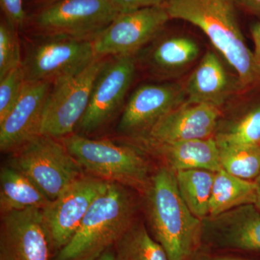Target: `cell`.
<instances>
[{
  "mask_svg": "<svg viewBox=\"0 0 260 260\" xmlns=\"http://www.w3.org/2000/svg\"><path fill=\"white\" fill-rule=\"evenodd\" d=\"M237 0H168L171 19L199 28L237 74L239 87L260 85V70L239 25Z\"/></svg>",
  "mask_w": 260,
  "mask_h": 260,
  "instance_id": "1",
  "label": "cell"
},
{
  "mask_svg": "<svg viewBox=\"0 0 260 260\" xmlns=\"http://www.w3.org/2000/svg\"><path fill=\"white\" fill-rule=\"evenodd\" d=\"M150 234L169 260H191L201 246L202 220L181 198L175 174L161 166L142 193Z\"/></svg>",
  "mask_w": 260,
  "mask_h": 260,
  "instance_id": "2",
  "label": "cell"
},
{
  "mask_svg": "<svg viewBox=\"0 0 260 260\" xmlns=\"http://www.w3.org/2000/svg\"><path fill=\"white\" fill-rule=\"evenodd\" d=\"M138 205L131 189L109 183L90 206L71 240L54 260H96L137 221Z\"/></svg>",
  "mask_w": 260,
  "mask_h": 260,
  "instance_id": "3",
  "label": "cell"
},
{
  "mask_svg": "<svg viewBox=\"0 0 260 260\" xmlns=\"http://www.w3.org/2000/svg\"><path fill=\"white\" fill-rule=\"evenodd\" d=\"M61 140L87 174L142 193L148 186L153 174L139 147L90 139L75 133Z\"/></svg>",
  "mask_w": 260,
  "mask_h": 260,
  "instance_id": "4",
  "label": "cell"
},
{
  "mask_svg": "<svg viewBox=\"0 0 260 260\" xmlns=\"http://www.w3.org/2000/svg\"><path fill=\"white\" fill-rule=\"evenodd\" d=\"M8 165L25 174L49 201L84 174L61 140L42 134L11 153Z\"/></svg>",
  "mask_w": 260,
  "mask_h": 260,
  "instance_id": "5",
  "label": "cell"
},
{
  "mask_svg": "<svg viewBox=\"0 0 260 260\" xmlns=\"http://www.w3.org/2000/svg\"><path fill=\"white\" fill-rule=\"evenodd\" d=\"M107 59L97 56L83 68L53 82L46 102L41 134L61 140L75 133Z\"/></svg>",
  "mask_w": 260,
  "mask_h": 260,
  "instance_id": "6",
  "label": "cell"
},
{
  "mask_svg": "<svg viewBox=\"0 0 260 260\" xmlns=\"http://www.w3.org/2000/svg\"><path fill=\"white\" fill-rule=\"evenodd\" d=\"M120 14L109 0H60L34 16L38 36L94 41Z\"/></svg>",
  "mask_w": 260,
  "mask_h": 260,
  "instance_id": "7",
  "label": "cell"
},
{
  "mask_svg": "<svg viewBox=\"0 0 260 260\" xmlns=\"http://www.w3.org/2000/svg\"><path fill=\"white\" fill-rule=\"evenodd\" d=\"M97 56L93 41L38 36L27 47L21 66L25 81L54 82Z\"/></svg>",
  "mask_w": 260,
  "mask_h": 260,
  "instance_id": "8",
  "label": "cell"
},
{
  "mask_svg": "<svg viewBox=\"0 0 260 260\" xmlns=\"http://www.w3.org/2000/svg\"><path fill=\"white\" fill-rule=\"evenodd\" d=\"M136 72L135 56L107 59L94 83L88 108L77 126L88 135L107 125L122 106Z\"/></svg>",
  "mask_w": 260,
  "mask_h": 260,
  "instance_id": "9",
  "label": "cell"
},
{
  "mask_svg": "<svg viewBox=\"0 0 260 260\" xmlns=\"http://www.w3.org/2000/svg\"><path fill=\"white\" fill-rule=\"evenodd\" d=\"M166 6L120 13L93 41L98 56H135L159 37L170 20Z\"/></svg>",
  "mask_w": 260,
  "mask_h": 260,
  "instance_id": "10",
  "label": "cell"
},
{
  "mask_svg": "<svg viewBox=\"0 0 260 260\" xmlns=\"http://www.w3.org/2000/svg\"><path fill=\"white\" fill-rule=\"evenodd\" d=\"M109 183L84 174L42 208L53 250L57 252L71 240L90 206Z\"/></svg>",
  "mask_w": 260,
  "mask_h": 260,
  "instance_id": "11",
  "label": "cell"
},
{
  "mask_svg": "<svg viewBox=\"0 0 260 260\" xmlns=\"http://www.w3.org/2000/svg\"><path fill=\"white\" fill-rule=\"evenodd\" d=\"M52 250L42 209L1 214L0 259L50 260Z\"/></svg>",
  "mask_w": 260,
  "mask_h": 260,
  "instance_id": "12",
  "label": "cell"
},
{
  "mask_svg": "<svg viewBox=\"0 0 260 260\" xmlns=\"http://www.w3.org/2000/svg\"><path fill=\"white\" fill-rule=\"evenodd\" d=\"M184 102V88L179 84L141 85L126 103L116 131L130 140L143 138L162 116Z\"/></svg>",
  "mask_w": 260,
  "mask_h": 260,
  "instance_id": "13",
  "label": "cell"
},
{
  "mask_svg": "<svg viewBox=\"0 0 260 260\" xmlns=\"http://www.w3.org/2000/svg\"><path fill=\"white\" fill-rule=\"evenodd\" d=\"M215 249L260 253V211L242 205L202 220L201 244Z\"/></svg>",
  "mask_w": 260,
  "mask_h": 260,
  "instance_id": "14",
  "label": "cell"
},
{
  "mask_svg": "<svg viewBox=\"0 0 260 260\" xmlns=\"http://www.w3.org/2000/svg\"><path fill=\"white\" fill-rule=\"evenodd\" d=\"M53 82L25 81L11 112L0 122V150L13 153L41 135L46 102Z\"/></svg>",
  "mask_w": 260,
  "mask_h": 260,
  "instance_id": "15",
  "label": "cell"
},
{
  "mask_svg": "<svg viewBox=\"0 0 260 260\" xmlns=\"http://www.w3.org/2000/svg\"><path fill=\"white\" fill-rule=\"evenodd\" d=\"M220 109L184 102L162 116L136 142L167 143L214 138L218 127Z\"/></svg>",
  "mask_w": 260,
  "mask_h": 260,
  "instance_id": "16",
  "label": "cell"
},
{
  "mask_svg": "<svg viewBox=\"0 0 260 260\" xmlns=\"http://www.w3.org/2000/svg\"><path fill=\"white\" fill-rule=\"evenodd\" d=\"M138 144L141 150L158 157L162 166L174 173L189 169L216 172L221 169L214 138L167 143L138 142Z\"/></svg>",
  "mask_w": 260,
  "mask_h": 260,
  "instance_id": "17",
  "label": "cell"
},
{
  "mask_svg": "<svg viewBox=\"0 0 260 260\" xmlns=\"http://www.w3.org/2000/svg\"><path fill=\"white\" fill-rule=\"evenodd\" d=\"M185 102L220 109L234 88L223 62L213 51L205 53L184 86Z\"/></svg>",
  "mask_w": 260,
  "mask_h": 260,
  "instance_id": "18",
  "label": "cell"
},
{
  "mask_svg": "<svg viewBox=\"0 0 260 260\" xmlns=\"http://www.w3.org/2000/svg\"><path fill=\"white\" fill-rule=\"evenodd\" d=\"M158 37L145 49L144 56L148 69L158 76H169L184 69L199 56V46L191 38Z\"/></svg>",
  "mask_w": 260,
  "mask_h": 260,
  "instance_id": "19",
  "label": "cell"
},
{
  "mask_svg": "<svg viewBox=\"0 0 260 260\" xmlns=\"http://www.w3.org/2000/svg\"><path fill=\"white\" fill-rule=\"evenodd\" d=\"M49 200L32 181L10 165L0 172V212L1 214L28 208H44Z\"/></svg>",
  "mask_w": 260,
  "mask_h": 260,
  "instance_id": "20",
  "label": "cell"
},
{
  "mask_svg": "<svg viewBox=\"0 0 260 260\" xmlns=\"http://www.w3.org/2000/svg\"><path fill=\"white\" fill-rule=\"evenodd\" d=\"M255 199V181L235 177L221 169L215 173L209 216H216L242 205L254 204Z\"/></svg>",
  "mask_w": 260,
  "mask_h": 260,
  "instance_id": "21",
  "label": "cell"
},
{
  "mask_svg": "<svg viewBox=\"0 0 260 260\" xmlns=\"http://www.w3.org/2000/svg\"><path fill=\"white\" fill-rule=\"evenodd\" d=\"M215 173L204 169H189L174 173L181 198L191 213L201 220L209 216Z\"/></svg>",
  "mask_w": 260,
  "mask_h": 260,
  "instance_id": "22",
  "label": "cell"
},
{
  "mask_svg": "<svg viewBox=\"0 0 260 260\" xmlns=\"http://www.w3.org/2000/svg\"><path fill=\"white\" fill-rule=\"evenodd\" d=\"M115 260H169L144 223L136 222L114 246Z\"/></svg>",
  "mask_w": 260,
  "mask_h": 260,
  "instance_id": "23",
  "label": "cell"
},
{
  "mask_svg": "<svg viewBox=\"0 0 260 260\" xmlns=\"http://www.w3.org/2000/svg\"><path fill=\"white\" fill-rule=\"evenodd\" d=\"M214 138L218 145H260V102L217 129Z\"/></svg>",
  "mask_w": 260,
  "mask_h": 260,
  "instance_id": "24",
  "label": "cell"
},
{
  "mask_svg": "<svg viewBox=\"0 0 260 260\" xmlns=\"http://www.w3.org/2000/svg\"><path fill=\"white\" fill-rule=\"evenodd\" d=\"M221 169L241 179L254 181L260 174V145H218Z\"/></svg>",
  "mask_w": 260,
  "mask_h": 260,
  "instance_id": "25",
  "label": "cell"
},
{
  "mask_svg": "<svg viewBox=\"0 0 260 260\" xmlns=\"http://www.w3.org/2000/svg\"><path fill=\"white\" fill-rule=\"evenodd\" d=\"M18 29L6 20L0 23V78L21 65Z\"/></svg>",
  "mask_w": 260,
  "mask_h": 260,
  "instance_id": "26",
  "label": "cell"
},
{
  "mask_svg": "<svg viewBox=\"0 0 260 260\" xmlns=\"http://www.w3.org/2000/svg\"><path fill=\"white\" fill-rule=\"evenodd\" d=\"M25 83L21 65L0 78V122L11 112L21 95Z\"/></svg>",
  "mask_w": 260,
  "mask_h": 260,
  "instance_id": "27",
  "label": "cell"
},
{
  "mask_svg": "<svg viewBox=\"0 0 260 260\" xmlns=\"http://www.w3.org/2000/svg\"><path fill=\"white\" fill-rule=\"evenodd\" d=\"M5 20L17 29L23 26L25 20L23 0H0Z\"/></svg>",
  "mask_w": 260,
  "mask_h": 260,
  "instance_id": "28",
  "label": "cell"
},
{
  "mask_svg": "<svg viewBox=\"0 0 260 260\" xmlns=\"http://www.w3.org/2000/svg\"><path fill=\"white\" fill-rule=\"evenodd\" d=\"M168 0H109V3L119 13H129L135 10L165 6Z\"/></svg>",
  "mask_w": 260,
  "mask_h": 260,
  "instance_id": "29",
  "label": "cell"
},
{
  "mask_svg": "<svg viewBox=\"0 0 260 260\" xmlns=\"http://www.w3.org/2000/svg\"><path fill=\"white\" fill-rule=\"evenodd\" d=\"M191 260H254L246 259V258L239 257L220 254H212L209 251L199 249L192 256Z\"/></svg>",
  "mask_w": 260,
  "mask_h": 260,
  "instance_id": "30",
  "label": "cell"
},
{
  "mask_svg": "<svg viewBox=\"0 0 260 260\" xmlns=\"http://www.w3.org/2000/svg\"><path fill=\"white\" fill-rule=\"evenodd\" d=\"M250 31L254 45L253 54H254L256 65L260 70V22L253 24L251 26Z\"/></svg>",
  "mask_w": 260,
  "mask_h": 260,
  "instance_id": "31",
  "label": "cell"
},
{
  "mask_svg": "<svg viewBox=\"0 0 260 260\" xmlns=\"http://www.w3.org/2000/svg\"><path fill=\"white\" fill-rule=\"evenodd\" d=\"M237 2L248 11L260 14V0H237Z\"/></svg>",
  "mask_w": 260,
  "mask_h": 260,
  "instance_id": "32",
  "label": "cell"
},
{
  "mask_svg": "<svg viewBox=\"0 0 260 260\" xmlns=\"http://www.w3.org/2000/svg\"><path fill=\"white\" fill-rule=\"evenodd\" d=\"M254 181L256 184V199L254 205L260 211V174Z\"/></svg>",
  "mask_w": 260,
  "mask_h": 260,
  "instance_id": "33",
  "label": "cell"
},
{
  "mask_svg": "<svg viewBox=\"0 0 260 260\" xmlns=\"http://www.w3.org/2000/svg\"><path fill=\"white\" fill-rule=\"evenodd\" d=\"M96 260H115V256H114V249H111L106 251L102 254L99 259Z\"/></svg>",
  "mask_w": 260,
  "mask_h": 260,
  "instance_id": "34",
  "label": "cell"
},
{
  "mask_svg": "<svg viewBox=\"0 0 260 260\" xmlns=\"http://www.w3.org/2000/svg\"><path fill=\"white\" fill-rule=\"evenodd\" d=\"M38 3H42L44 6L52 4V3H56V2L60 1V0H37Z\"/></svg>",
  "mask_w": 260,
  "mask_h": 260,
  "instance_id": "35",
  "label": "cell"
},
{
  "mask_svg": "<svg viewBox=\"0 0 260 260\" xmlns=\"http://www.w3.org/2000/svg\"><path fill=\"white\" fill-rule=\"evenodd\" d=\"M0 260H2V259H0Z\"/></svg>",
  "mask_w": 260,
  "mask_h": 260,
  "instance_id": "36",
  "label": "cell"
}]
</instances>
